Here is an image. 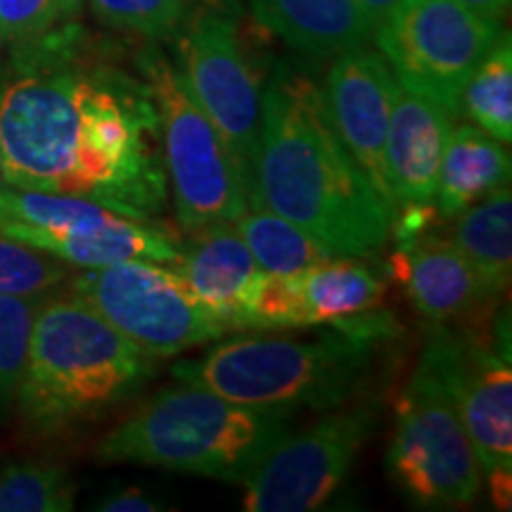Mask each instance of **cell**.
Wrapping results in <instances>:
<instances>
[{"mask_svg": "<svg viewBox=\"0 0 512 512\" xmlns=\"http://www.w3.org/2000/svg\"><path fill=\"white\" fill-rule=\"evenodd\" d=\"M5 185L81 197L155 221L169 200L162 128L145 79L38 69L0 88Z\"/></svg>", "mask_w": 512, "mask_h": 512, "instance_id": "6da1fadb", "label": "cell"}, {"mask_svg": "<svg viewBox=\"0 0 512 512\" xmlns=\"http://www.w3.org/2000/svg\"><path fill=\"white\" fill-rule=\"evenodd\" d=\"M249 204L283 216L332 254L368 256L387 245L394 211L339 140L323 91L278 69L261 91Z\"/></svg>", "mask_w": 512, "mask_h": 512, "instance_id": "7a4b0ae2", "label": "cell"}, {"mask_svg": "<svg viewBox=\"0 0 512 512\" xmlns=\"http://www.w3.org/2000/svg\"><path fill=\"white\" fill-rule=\"evenodd\" d=\"M157 358L76 294L43 299L17 396L24 420L60 432L95 420L152 380Z\"/></svg>", "mask_w": 512, "mask_h": 512, "instance_id": "3957f363", "label": "cell"}, {"mask_svg": "<svg viewBox=\"0 0 512 512\" xmlns=\"http://www.w3.org/2000/svg\"><path fill=\"white\" fill-rule=\"evenodd\" d=\"M287 420L290 413L240 406L183 382L150 396L121 420L100 441L95 458L102 465H145L242 484L287 432Z\"/></svg>", "mask_w": 512, "mask_h": 512, "instance_id": "277c9868", "label": "cell"}, {"mask_svg": "<svg viewBox=\"0 0 512 512\" xmlns=\"http://www.w3.org/2000/svg\"><path fill=\"white\" fill-rule=\"evenodd\" d=\"M370 351V339L335 328L318 337L256 332L181 361L174 377L261 411H320L354 394L370 368Z\"/></svg>", "mask_w": 512, "mask_h": 512, "instance_id": "5b68a950", "label": "cell"}, {"mask_svg": "<svg viewBox=\"0 0 512 512\" xmlns=\"http://www.w3.org/2000/svg\"><path fill=\"white\" fill-rule=\"evenodd\" d=\"M465 337L437 330L396 401L387 472L396 489L422 510H460L482 491L475 448L456 401Z\"/></svg>", "mask_w": 512, "mask_h": 512, "instance_id": "8992f818", "label": "cell"}, {"mask_svg": "<svg viewBox=\"0 0 512 512\" xmlns=\"http://www.w3.org/2000/svg\"><path fill=\"white\" fill-rule=\"evenodd\" d=\"M138 69L157 105L166 178L181 228L235 221L249 207V190L219 128L190 93L183 74L162 53L143 50Z\"/></svg>", "mask_w": 512, "mask_h": 512, "instance_id": "52a82bcc", "label": "cell"}, {"mask_svg": "<svg viewBox=\"0 0 512 512\" xmlns=\"http://www.w3.org/2000/svg\"><path fill=\"white\" fill-rule=\"evenodd\" d=\"M373 36L403 88L458 117L467 81L503 29L458 0H399Z\"/></svg>", "mask_w": 512, "mask_h": 512, "instance_id": "ba28073f", "label": "cell"}, {"mask_svg": "<svg viewBox=\"0 0 512 512\" xmlns=\"http://www.w3.org/2000/svg\"><path fill=\"white\" fill-rule=\"evenodd\" d=\"M72 294L155 358L183 354L228 335L226 325L192 297L174 268L159 261L86 268L72 278Z\"/></svg>", "mask_w": 512, "mask_h": 512, "instance_id": "9c48e42d", "label": "cell"}, {"mask_svg": "<svg viewBox=\"0 0 512 512\" xmlns=\"http://www.w3.org/2000/svg\"><path fill=\"white\" fill-rule=\"evenodd\" d=\"M178 60L190 93L219 128L247 190H252L261 119V72L238 22L219 10L192 12L178 31Z\"/></svg>", "mask_w": 512, "mask_h": 512, "instance_id": "30bf717a", "label": "cell"}, {"mask_svg": "<svg viewBox=\"0 0 512 512\" xmlns=\"http://www.w3.org/2000/svg\"><path fill=\"white\" fill-rule=\"evenodd\" d=\"M373 432L368 408L325 415L316 425L285 432L242 479L247 512H311L325 508Z\"/></svg>", "mask_w": 512, "mask_h": 512, "instance_id": "8fae6325", "label": "cell"}, {"mask_svg": "<svg viewBox=\"0 0 512 512\" xmlns=\"http://www.w3.org/2000/svg\"><path fill=\"white\" fill-rule=\"evenodd\" d=\"M399 81L382 53L366 46L337 55L320 88L339 140L396 214L389 190L384 145Z\"/></svg>", "mask_w": 512, "mask_h": 512, "instance_id": "7c38bea8", "label": "cell"}, {"mask_svg": "<svg viewBox=\"0 0 512 512\" xmlns=\"http://www.w3.org/2000/svg\"><path fill=\"white\" fill-rule=\"evenodd\" d=\"M456 401L475 448L491 501L498 510L512 498V368L510 347L465 337L456 377Z\"/></svg>", "mask_w": 512, "mask_h": 512, "instance_id": "4fadbf2b", "label": "cell"}, {"mask_svg": "<svg viewBox=\"0 0 512 512\" xmlns=\"http://www.w3.org/2000/svg\"><path fill=\"white\" fill-rule=\"evenodd\" d=\"M0 233L81 268H105L136 259L171 264L183 240L178 230L157 219H133L112 209L57 230L0 223Z\"/></svg>", "mask_w": 512, "mask_h": 512, "instance_id": "5bb4252c", "label": "cell"}, {"mask_svg": "<svg viewBox=\"0 0 512 512\" xmlns=\"http://www.w3.org/2000/svg\"><path fill=\"white\" fill-rule=\"evenodd\" d=\"M185 233L188 238L181 240L178 256L169 266L228 332H242L254 294L264 280L252 252L233 221L207 223Z\"/></svg>", "mask_w": 512, "mask_h": 512, "instance_id": "9a60e30c", "label": "cell"}, {"mask_svg": "<svg viewBox=\"0 0 512 512\" xmlns=\"http://www.w3.org/2000/svg\"><path fill=\"white\" fill-rule=\"evenodd\" d=\"M389 275L406 290L415 309L437 325L484 320L498 304L458 247L434 233L396 247Z\"/></svg>", "mask_w": 512, "mask_h": 512, "instance_id": "2e32d148", "label": "cell"}, {"mask_svg": "<svg viewBox=\"0 0 512 512\" xmlns=\"http://www.w3.org/2000/svg\"><path fill=\"white\" fill-rule=\"evenodd\" d=\"M453 131V114L430 98L396 86L389 117L384 164L396 209L411 202H432L441 157Z\"/></svg>", "mask_w": 512, "mask_h": 512, "instance_id": "e0dca14e", "label": "cell"}, {"mask_svg": "<svg viewBox=\"0 0 512 512\" xmlns=\"http://www.w3.org/2000/svg\"><path fill=\"white\" fill-rule=\"evenodd\" d=\"M249 8L266 29L311 57L366 46L375 31L356 0H249Z\"/></svg>", "mask_w": 512, "mask_h": 512, "instance_id": "ac0fdd59", "label": "cell"}, {"mask_svg": "<svg viewBox=\"0 0 512 512\" xmlns=\"http://www.w3.org/2000/svg\"><path fill=\"white\" fill-rule=\"evenodd\" d=\"M294 280L302 330L320 325L339 328L351 318L380 309L384 302V280L380 273L344 254H332L294 273Z\"/></svg>", "mask_w": 512, "mask_h": 512, "instance_id": "d6986e66", "label": "cell"}, {"mask_svg": "<svg viewBox=\"0 0 512 512\" xmlns=\"http://www.w3.org/2000/svg\"><path fill=\"white\" fill-rule=\"evenodd\" d=\"M505 185H510V155L505 143L472 124L453 128L432 200L439 214L453 219Z\"/></svg>", "mask_w": 512, "mask_h": 512, "instance_id": "ffe728a7", "label": "cell"}, {"mask_svg": "<svg viewBox=\"0 0 512 512\" xmlns=\"http://www.w3.org/2000/svg\"><path fill=\"white\" fill-rule=\"evenodd\" d=\"M448 240L470 261L486 290L501 299L512 275V195L510 185L460 211Z\"/></svg>", "mask_w": 512, "mask_h": 512, "instance_id": "44dd1931", "label": "cell"}, {"mask_svg": "<svg viewBox=\"0 0 512 512\" xmlns=\"http://www.w3.org/2000/svg\"><path fill=\"white\" fill-rule=\"evenodd\" d=\"M233 223L252 252L256 266L266 275L299 273L332 256L328 247L306 235L302 228L259 204H249L245 214Z\"/></svg>", "mask_w": 512, "mask_h": 512, "instance_id": "7402d4cb", "label": "cell"}, {"mask_svg": "<svg viewBox=\"0 0 512 512\" xmlns=\"http://www.w3.org/2000/svg\"><path fill=\"white\" fill-rule=\"evenodd\" d=\"M477 128L508 145L512 140V46L503 34L467 81L460 114Z\"/></svg>", "mask_w": 512, "mask_h": 512, "instance_id": "603a6c76", "label": "cell"}, {"mask_svg": "<svg viewBox=\"0 0 512 512\" xmlns=\"http://www.w3.org/2000/svg\"><path fill=\"white\" fill-rule=\"evenodd\" d=\"M76 486L57 465L19 463L0 475V512H64L74 508Z\"/></svg>", "mask_w": 512, "mask_h": 512, "instance_id": "cb8c5ba5", "label": "cell"}, {"mask_svg": "<svg viewBox=\"0 0 512 512\" xmlns=\"http://www.w3.org/2000/svg\"><path fill=\"white\" fill-rule=\"evenodd\" d=\"M74 266L0 233V294H43L72 280Z\"/></svg>", "mask_w": 512, "mask_h": 512, "instance_id": "d4e9b609", "label": "cell"}, {"mask_svg": "<svg viewBox=\"0 0 512 512\" xmlns=\"http://www.w3.org/2000/svg\"><path fill=\"white\" fill-rule=\"evenodd\" d=\"M95 17L107 27L143 38H169L192 15L190 0H88Z\"/></svg>", "mask_w": 512, "mask_h": 512, "instance_id": "484cf974", "label": "cell"}, {"mask_svg": "<svg viewBox=\"0 0 512 512\" xmlns=\"http://www.w3.org/2000/svg\"><path fill=\"white\" fill-rule=\"evenodd\" d=\"M41 304V294H0V396H17Z\"/></svg>", "mask_w": 512, "mask_h": 512, "instance_id": "4316f807", "label": "cell"}, {"mask_svg": "<svg viewBox=\"0 0 512 512\" xmlns=\"http://www.w3.org/2000/svg\"><path fill=\"white\" fill-rule=\"evenodd\" d=\"M83 0H0V38L27 41L76 15Z\"/></svg>", "mask_w": 512, "mask_h": 512, "instance_id": "83f0119b", "label": "cell"}, {"mask_svg": "<svg viewBox=\"0 0 512 512\" xmlns=\"http://www.w3.org/2000/svg\"><path fill=\"white\" fill-rule=\"evenodd\" d=\"M164 508L166 505L162 501L152 498L138 486H126V489L114 491V494L105 496L98 503V510L105 512H159Z\"/></svg>", "mask_w": 512, "mask_h": 512, "instance_id": "f1b7e54d", "label": "cell"}, {"mask_svg": "<svg viewBox=\"0 0 512 512\" xmlns=\"http://www.w3.org/2000/svg\"><path fill=\"white\" fill-rule=\"evenodd\" d=\"M458 3H463L465 8L475 10L477 15L486 19H496V22H501L510 8V0H458Z\"/></svg>", "mask_w": 512, "mask_h": 512, "instance_id": "f546056e", "label": "cell"}, {"mask_svg": "<svg viewBox=\"0 0 512 512\" xmlns=\"http://www.w3.org/2000/svg\"><path fill=\"white\" fill-rule=\"evenodd\" d=\"M396 3H399V0H356V5L363 10V15L370 19L373 29L380 27L382 19L394 10Z\"/></svg>", "mask_w": 512, "mask_h": 512, "instance_id": "4dcf8cb0", "label": "cell"}, {"mask_svg": "<svg viewBox=\"0 0 512 512\" xmlns=\"http://www.w3.org/2000/svg\"><path fill=\"white\" fill-rule=\"evenodd\" d=\"M5 185V178H3V164H0V188Z\"/></svg>", "mask_w": 512, "mask_h": 512, "instance_id": "1f68e13d", "label": "cell"}]
</instances>
